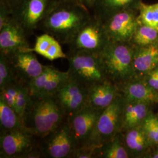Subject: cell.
Returning <instances> with one entry per match:
<instances>
[{
	"label": "cell",
	"instance_id": "6da1fadb",
	"mask_svg": "<svg viewBox=\"0 0 158 158\" xmlns=\"http://www.w3.org/2000/svg\"><path fill=\"white\" fill-rule=\"evenodd\" d=\"M91 15L85 6L61 0L40 23L38 29L51 35L60 44L68 45Z\"/></svg>",
	"mask_w": 158,
	"mask_h": 158
},
{
	"label": "cell",
	"instance_id": "7a4b0ae2",
	"mask_svg": "<svg viewBox=\"0 0 158 158\" xmlns=\"http://www.w3.org/2000/svg\"><path fill=\"white\" fill-rule=\"evenodd\" d=\"M67 117L53 96H31L23 119L25 128L40 139L48 135L63 123Z\"/></svg>",
	"mask_w": 158,
	"mask_h": 158
},
{
	"label": "cell",
	"instance_id": "3957f363",
	"mask_svg": "<svg viewBox=\"0 0 158 158\" xmlns=\"http://www.w3.org/2000/svg\"><path fill=\"white\" fill-rule=\"evenodd\" d=\"M134 49L131 42L110 41L100 53L107 79L118 87L135 77L133 66Z\"/></svg>",
	"mask_w": 158,
	"mask_h": 158
},
{
	"label": "cell",
	"instance_id": "277c9868",
	"mask_svg": "<svg viewBox=\"0 0 158 158\" xmlns=\"http://www.w3.org/2000/svg\"><path fill=\"white\" fill-rule=\"evenodd\" d=\"M69 78L89 89L93 85L107 80L102 68L100 54L69 51Z\"/></svg>",
	"mask_w": 158,
	"mask_h": 158
},
{
	"label": "cell",
	"instance_id": "5b68a950",
	"mask_svg": "<svg viewBox=\"0 0 158 158\" xmlns=\"http://www.w3.org/2000/svg\"><path fill=\"white\" fill-rule=\"evenodd\" d=\"M40 140L25 128L0 132V158H43Z\"/></svg>",
	"mask_w": 158,
	"mask_h": 158
},
{
	"label": "cell",
	"instance_id": "8992f818",
	"mask_svg": "<svg viewBox=\"0 0 158 158\" xmlns=\"http://www.w3.org/2000/svg\"><path fill=\"white\" fill-rule=\"evenodd\" d=\"M109 42L102 21L92 14L68 45L69 51L100 54Z\"/></svg>",
	"mask_w": 158,
	"mask_h": 158
},
{
	"label": "cell",
	"instance_id": "52a82bcc",
	"mask_svg": "<svg viewBox=\"0 0 158 158\" xmlns=\"http://www.w3.org/2000/svg\"><path fill=\"white\" fill-rule=\"evenodd\" d=\"M60 1L19 0L12 9V18L31 35Z\"/></svg>",
	"mask_w": 158,
	"mask_h": 158
},
{
	"label": "cell",
	"instance_id": "ba28073f",
	"mask_svg": "<svg viewBox=\"0 0 158 158\" xmlns=\"http://www.w3.org/2000/svg\"><path fill=\"white\" fill-rule=\"evenodd\" d=\"M124 102L123 97L119 96L102 111L90 139L87 143L102 145L120 133Z\"/></svg>",
	"mask_w": 158,
	"mask_h": 158
},
{
	"label": "cell",
	"instance_id": "9c48e42d",
	"mask_svg": "<svg viewBox=\"0 0 158 158\" xmlns=\"http://www.w3.org/2000/svg\"><path fill=\"white\" fill-rule=\"evenodd\" d=\"M76 145L68 119L58 128L40 140L43 158H72Z\"/></svg>",
	"mask_w": 158,
	"mask_h": 158
},
{
	"label": "cell",
	"instance_id": "30bf717a",
	"mask_svg": "<svg viewBox=\"0 0 158 158\" xmlns=\"http://www.w3.org/2000/svg\"><path fill=\"white\" fill-rule=\"evenodd\" d=\"M138 10L121 12L103 21L104 28L110 42H131L139 22Z\"/></svg>",
	"mask_w": 158,
	"mask_h": 158
},
{
	"label": "cell",
	"instance_id": "8fae6325",
	"mask_svg": "<svg viewBox=\"0 0 158 158\" xmlns=\"http://www.w3.org/2000/svg\"><path fill=\"white\" fill-rule=\"evenodd\" d=\"M102 111L85 106L68 118L76 148L84 145L90 140Z\"/></svg>",
	"mask_w": 158,
	"mask_h": 158
},
{
	"label": "cell",
	"instance_id": "7c38bea8",
	"mask_svg": "<svg viewBox=\"0 0 158 158\" xmlns=\"http://www.w3.org/2000/svg\"><path fill=\"white\" fill-rule=\"evenodd\" d=\"M88 89L69 79L53 95L67 119L87 106Z\"/></svg>",
	"mask_w": 158,
	"mask_h": 158
},
{
	"label": "cell",
	"instance_id": "4fadbf2b",
	"mask_svg": "<svg viewBox=\"0 0 158 158\" xmlns=\"http://www.w3.org/2000/svg\"><path fill=\"white\" fill-rule=\"evenodd\" d=\"M6 57L17 81L22 84L28 85L43 72L45 68L31 51H17Z\"/></svg>",
	"mask_w": 158,
	"mask_h": 158
},
{
	"label": "cell",
	"instance_id": "5bb4252c",
	"mask_svg": "<svg viewBox=\"0 0 158 158\" xmlns=\"http://www.w3.org/2000/svg\"><path fill=\"white\" fill-rule=\"evenodd\" d=\"M67 72H62L52 65H45L43 72L28 83L31 96L34 97L53 96L68 79Z\"/></svg>",
	"mask_w": 158,
	"mask_h": 158
},
{
	"label": "cell",
	"instance_id": "9a60e30c",
	"mask_svg": "<svg viewBox=\"0 0 158 158\" xmlns=\"http://www.w3.org/2000/svg\"><path fill=\"white\" fill-rule=\"evenodd\" d=\"M28 34L23 27L13 19L0 30V53L6 56L30 47Z\"/></svg>",
	"mask_w": 158,
	"mask_h": 158
},
{
	"label": "cell",
	"instance_id": "2e32d148",
	"mask_svg": "<svg viewBox=\"0 0 158 158\" xmlns=\"http://www.w3.org/2000/svg\"><path fill=\"white\" fill-rule=\"evenodd\" d=\"M120 96L118 87L108 80H105L88 89L87 106L103 110Z\"/></svg>",
	"mask_w": 158,
	"mask_h": 158
},
{
	"label": "cell",
	"instance_id": "e0dca14e",
	"mask_svg": "<svg viewBox=\"0 0 158 158\" xmlns=\"http://www.w3.org/2000/svg\"><path fill=\"white\" fill-rule=\"evenodd\" d=\"M119 89L125 100L143 102L149 105L158 103V91L135 78L121 85Z\"/></svg>",
	"mask_w": 158,
	"mask_h": 158
},
{
	"label": "cell",
	"instance_id": "ac0fdd59",
	"mask_svg": "<svg viewBox=\"0 0 158 158\" xmlns=\"http://www.w3.org/2000/svg\"><path fill=\"white\" fill-rule=\"evenodd\" d=\"M142 0H97L91 8L92 14L102 21L127 10H138Z\"/></svg>",
	"mask_w": 158,
	"mask_h": 158
},
{
	"label": "cell",
	"instance_id": "d6986e66",
	"mask_svg": "<svg viewBox=\"0 0 158 158\" xmlns=\"http://www.w3.org/2000/svg\"><path fill=\"white\" fill-rule=\"evenodd\" d=\"M149 106L145 102L128 101L124 99L120 133L141 125L150 114Z\"/></svg>",
	"mask_w": 158,
	"mask_h": 158
},
{
	"label": "cell",
	"instance_id": "ffe728a7",
	"mask_svg": "<svg viewBox=\"0 0 158 158\" xmlns=\"http://www.w3.org/2000/svg\"><path fill=\"white\" fill-rule=\"evenodd\" d=\"M158 65V42L149 45L135 46L133 66L135 77L137 74H147Z\"/></svg>",
	"mask_w": 158,
	"mask_h": 158
},
{
	"label": "cell",
	"instance_id": "44dd1931",
	"mask_svg": "<svg viewBox=\"0 0 158 158\" xmlns=\"http://www.w3.org/2000/svg\"><path fill=\"white\" fill-rule=\"evenodd\" d=\"M27 50L35 52L51 61L67 57L60 43L53 36L46 33L37 36L34 47Z\"/></svg>",
	"mask_w": 158,
	"mask_h": 158
},
{
	"label": "cell",
	"instance_id": "7402d4cb",
	"mask_svg": "<svg viewBox=\"0 0 158 158\" xmlns=\"http://www.w3.org/2000/svg\"><path fill=\"white\" fill-rule=\"evenodd\" d=\"M125 146L130 156H138L150 145L142 125L131 128L123 132Z\"/></svg>",
	"mask_w": 158,
	"mask_h": 158
},
{
	"label": "cell",
	"instance_id": "603a6c76",
	"mask_svg": "<svg viewBox=\"0 0 158 158\" xmlns=\"http://www.w3.org/2000/svg\"><path fill=\"white\" fill-rule=\"evenodd\" d=\"M23 128L25 127L15 110L0 99L1 132Z\"/></svg>",
	"mask_w": 158,
	"mask_h": 158
},
{
	"label": "cell",
	"instance_id": "cb8c5ba5",
	"mask_svg": "<svg viewBox=\"0 0 158 158\" xmlns=\"http://www.w3.org/2000/svg\"><path fill=\"white\" fill-rule=\"evenodd\" d=\"M119 133L110 141L102 145L100 148L99 158H128L130 153L125 146L123 135Z\"/></svg>",
	"mask_w": 158,
	"mask_h": 158
},
{
	"label": "cell",
	"instance_id": "d4e9b609",
	"mask_svg": "<svg viewBox=\"0 0 158 158\" xmlns=\"http://www.w3.org/2000/svg\"><path fill=\"white\" fill-rule=\"evenodd\" d=\"M158 42V30L139 23L131 43L136 47L149 45Z\"/></svg>",
	"mask_w": 158,
	"mask_h": 158
},
{
	"label": "cell",
	"instance_id": "484cf974",
	"mask_svg": "<svg viewBox=\"0 0 158 158\" xmlns=\"http://www.w3.org/2000/svg\"><path fill=\"white\" fill-rule=\"evenodd\" d=\"M138 21L158 30V2L152 4L142 2L138 10Z\"/></svg>",
	"mask_w": 158,
	"mask_h": 158
},
{
	"label": "cell",
	"instance_id": "4316f807",
	"mask_svg": "<svg viewBox=\"0 0 158 158\" xmlns=\"http://www.w3.org/2000/svg\"><path fill=\"white\" fill-rule=\"evenodd\" d=\"M31 100V96L30 94L28 85L22 84L20 85L17 93L14 110L19 116L20 118L21 119L23 123L24 115Z\"/></svg>",
	"mask_w": 158,
	"mask_h": 158
},
{
	"label": "cell",
	"instance_id": "83f0119b",
	"mask_svg": "<svg viewBox=\"0 0 158 158\" xmlns=\"http://www.w3.org/2000/svg\"><path fill=\"white\" fill-rule=\"evenodd\" d=\"M15 82L18 81L15 76L8 57L0 53V89Z\"/></svg>",
	"mask_w": 158,
	"mask_h": 158
},
{
	"label": "cell",
	"instance_id": "f1b7e54d",
	"mask_svg": "<svg viewBox=\"0 0 158 158\" xmlns=\"http://www.w3.org/2000/svg\"><path fill=\"white\" fill-rule=\"evenodd\" d=\"M141 125L150 145H158V118L150 113Z\"/></svg>",
	"mask_w": 158,
	"mask_h": 158
},
{
	"label": "cell",
	"instance_id": "f546056e",
	"mask_svg": "<svg viewBox=\"0 0 158 158\" xmlns=\"http://www.w3.org/2000/svg\"><path fill=\"white\" fill-rule=\"evenodd\" d=\"M22 83L15 82L0 89V99L14 109L17 93Z\"/></svg>",
	"mask_w": 158,
	"mask_h": 158
},
{
	"label": "cell",
	"instance_id": "4dcf8cb0",
	"mask_svg": "<svg viewBox=\"0 0 158 158\" xmlns=\"http://www.w3.org/2000/svg\"><path fill=\"white\" fill-rule=\"evenodd\" d=\"M102 146L95 143H86L75 149L72 158H99Z\"/></svg>",
	"mask_w": 158,
	"mask_h": 158
},
{
	"label": "cell",
	"instance_id": "1f68e13d",
	"mask_svg": "<svg viewBox=\"0 0 158 158\" xmlns=\"http://www.w3.org/2000/svg\"><path fill=\"white\" fill-rule=\"evenodd\" d=\"M12 19L11 8L3 1H0V30Z\"/></svg>",
	"mask_w": 158,
	"mask_h": 158
},
{
	"label": "cell",
	"instance_id": "d6a6232c",
	"mask_svg": "<svg viewBox=\"0 0 158 158\" xmlns=\"http://www.w3.org/2000/svg\"><path fill=\"white\" fill-rule=\"evenodd\" d=\"M146 83L154 90L158 91V67L147 74Z\"/></svg>",
	"mask_w": 158,
	"mask_h": 158
},
{
	"label": "cell",
	"instance_id": "836d02e7",
	"mask_svg": "<svg viewBox=\"0 0 158 158\" xmlns=\"http://www.w3.org/2000/svg\"><path fill=\"white\" fill-rule=\"evenodd\" d=\"M82 1H83V2L84 5L89 10H90L97 0H82Z\"/></svg>",
	"mask_w": 158,
	"mask_h": 158
},
{
	"label": "cell",
	"instance_id": "e575fe53",
	"mask_svg": "<svg viewBox=\"0 0 158 158\" xmlns=\"http://www.w3.org/2000/svg\"><path fill=\"white\" fill-rule=\"evenodd\" d=\"M0 1L4 2L7 5L10 6L12 10L13 8L17 4L19 0H0Z\"/></svg>",
	"mask_w": 158,
	"mask_h": 158
},
{
	"label": "cell",
	"instance_id": "d590c367",
	"mask_svg": "<svg viewBox=\"0 0 158 158\" xmlns=\"http://www.w3.org/2000/svg\"><path fill=\"white\" fill-rule=\"evenodd\" d=\"M63 1H66L72 2H73V3H75V4H77L80 5V6H85L84 5V4H83V1H82V0H63ZM85 7H86V6H85ZM86 8H87V7H86Z\"/></svg>",
	"mask_w": 158,
	"mask_h": 158
},
{
	"label": "cell",
	"instance_id": "8d00e7d4",
	"mask_svg": "<svg viewBox=\"0 0 158 158\" xmlns=\"http://www.w3.org/2000/svg\"><path fill=\"white\" fill-rule=\"evenodd\" d=\"M153 158H158V151L156 153L154 156H153Z\"/></svg>",
	"mask_w": 158,
	"mask_h": 158
}]
</instances>
